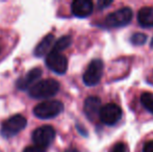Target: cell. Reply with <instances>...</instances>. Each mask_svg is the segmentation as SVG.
I'll list each match as a JSON object with an SVG mask.
<instances>
[{
  "label": "cell",
  "mask_w": 153,
  "mask_h": 152,
  "mask_svg": "<svg viewBox=\"0 0 153 152\" xmlns=\"http://www.w3.org/2000/svg\"><path fill=\"white\" fill-rule=\"evenodd\" d=\"M59 91V83L55 79H43L28 90V94L34 99H48L55 96Z\"/></svg>",
  "instance_id": "cell-1"
},
{
  "label": "cell",
  "mask_w": 153,
  "mask_h": 152,
  "mask_svg": "<svg viewBox=\"0 0 153 152\" xmlns=\"http://www.w3.org/2000/svg\"><path fill=\"white\" fill-rule=\"evenodd\" d=\"M64 110V104L59 100H46L34 106L33 115L39 119H51Z\"/></svg>",
  "instance_id": "cell-2"
},
{
  "label": "cell",
  "mask_w": 153,
  "mask_h": 152,
  "mask_svg": "<svg viewBox=\"0 0 153 152\" xmlns=\"http://www.w3.org/2000/svg\"><path fill=\"white\" fill-rule=\"evenodd\" d=\"M132 20V10L130 7H122L106 16L103 21V26L117 28L124 27Z\"/></svg>",
  "instance_id": "cell-3"
},
{
  "label": "cell",
  "mask_w": 153,
  "mask_h": 152,
  "mask_svg": "<svg viewBox=\"0 0 153 152\" xmlns=\"http://www.w3.org/2000/svg\"><path fill=\"white\" fill-rule=\"evenodd\" d=\"M27 125V120L22 115H14L2 123L0 133L4 138H13L22 131Z\"/></svg>",
  "instance_id": "cell-4"
},
{
  "label": "cell",
  "mask_w": 153,
  "mask_h": 152,
  "mask_svg": "<svg viewBox=\"0 0 153 152\" xmlns=\"http://www.w3.org/2000/svg\"><path fill=\"white\" fill-rule=\"evenodd\" d=\"M103 68H104V65H103V62L101 59H93L89 64L85 72L83 73L82 80L85 85L88 87H94V85H98L99 81L102 78Z\"/></svg>",
  "instance_id": "cell-5"
},
{
  "label": "cell",
  "mask_w": 153,
  "mask_h": 152,
  "mask_svg": "<svg viewBox=\"0 0 153 152\" xmlns=\"http://www.w3.org/2000/svg\"><path fill=\"white\" fill-rule=\"evenodd\" d=\"M31 139L34 145L47 149L55 139V129L50 125L39 127L32 132Z\"/></svg>",
  "instance_id": "cell-6"
},
{
  "label": "cell",
  "mask_w": 153,
  "mask_h": 152,
  "mask_svg": "<svg viewBox=\"0 0 153 152\" xmlns=\"http://www.w3.org/2000/svg\"><path fill=\"white\" fill-rule=\"evenodd\" d=\"M122 117V110L116 103H107L102 106L99 113L101 122L105 125H115Z\"/></svg>",
  "instance_id": "cell-7"
},
{
  "label": "cell",
  "mask_w": 153,
  "mask_h": 152,
  "mask_svg": "<svg viewBox=\"0 0 153 152\" xmlns=\"http://www.w3.org/2000/svg\"><path fill=\"white\" fill-rule=\"evenodd\" d=\"M46 65L56 74H65L68 69V61L66 56L59 52L50 51L46 56Z\"/></svg>",
  "instance_id": "cell-8"
},
{
  "label": "cell",
  "mask_w": 153,
  "mask_h": 152,
  "mask_svg": "<svg viewBox=\"0 0 153 152\" xmlns=\"http://www.w3.org/2000/svg\"><path fill=\"white\" fill-rule=\"evenodd\" d=\"M42 76V69L41 68H33V69L29 70L25 75L17 80L16 85L19 90L21 91H25V90H29L32 85L36 82H38V80Z\"/></svg>",
  "instance_id": "cell-9"
},
{
  "label": "cell",
  "mask_w": 153,
  "mask_h": 152,
  "mask_svg": "<svg viewBox=\"0 0 153 152\" xmlns=\"http://www.w3.org/2000/svg\"><path fill=\"white\" fill-rule=\"evenodd\" d=\"M94 4L90 0H75L71 4V10L75 17L87 18L93 13Z\"/></svg>",
  "instance_id": "cell-10"
},
{
  "label": "cell",
  "mask_w": 153,
  "mask_h": 152,
  "mask_svg": "<svg viewBox=\"0 0 153 152\" xmlns=\"http://www.w3.org/2000/svg\"><path fill=\"white\" fill-rule=\"evenodd\" d=\"M101 108H102V105H101L100 98L96 97V96H90L85 101L83 112L88 117V119L94 120L95 118H97L99 116Z\"/></svg>",
  "instance_id": "cell-11"
},
{
  "label": "cell",
  "mask_w": 153,
  "mask_h": 152,
  "mask_svg": "<svg viewBox=\"0 0 153 152\" xmlns=\"http://www.w3.org/2000/svg\"><path fill=\"white\" fill-rule=\"evenodd\" d=\"M55 38L52 33H48L46 37H44L41 40V42L36 45V47L34 48V55L38 57H42L44 55H47L51 50L52 47L54 45Z\"/></svg>",
  "instance_id": "cell-12"
},
{
  "label": "cell",
  "mask_w": 153,
  "mask_h": 152,
  "mask_svg": "<svg viewBox=\"0 0 153 152\" xmlns=\"http://www.w3.org/2000/svg\"><path fill=\"white\" fill-rule=\"evenodd\" d=\"M137 22L142 27H153V7L144 6L137 13Z\"/></svg>",
  "instance_id": "cell-13"
},
{
  "label": "cell",
  "mask_w": 153,
  "mask_h": 152,
  "mask_svg": "<svg viewBox=\"0 0 153 152\" xmlns=\"http://www.w3.org/2000/svg\"><path fill=\"white\" fill-rule=\"evenodd\" d=\"M71 44H72V38L70 36H64V37L59 38L57 41H55L51 51L62 53V51H64L65 49L70 47Z\"/></svg>",
  "instance_id": "cell-14"
},
{
  "label": "cell",
  "mask_w": 153,
  "mask_h": 152,
  "mask_svg": "<svg viewBox=\"0 0 153 152\" xmlns=\"http://www.w3.org/2000/svg\"><path fill=\"white\" fill-rule=\"evenodd\" d=\"M141 103L146 110L153 115V94L144 93L141 96Z\"/></svg>",
  "instance_id": "cell-15"
},
{
  "label": "cell",
  "mask_w": 153,
  "mask_h": 152,
  "mask_svg": "<svg viewBox=\"0 0 153 152\" xmlns=\"http://www.w3.org/2000/svg\"><path fill=\"white\" fill-rule=\"evenodd\" d=\"M130 41L135 46H141V45H144L147 42V36L142 33H135L134 35H132V37L130 38Z\"/></svg>",
  "instance_id": "cell-16"
},
{
  "label": "cell",
  "mask_w": 153,
  "mask_h": 152,
  "mask_svg": "<svg viewBox=\"0 0 153 152\" xmlns=\"http://www.w3.org/2000/svg\"><path fill=\"white\" fill-rule=\"evenodd\" d=\"M109 152H128V147H127L126 144L120 142V143H117V144L109 150Z\"/></svg>",
  "instance_id": "cell-17"
},
{
  "label": "cell",
  "mask_w": 153,
  "mask_h": 152,
  "mask_svg": "<svg viewBox=\"0 0 153 152\" xmlns=\"http://www.w3.org/2000/svg\"><path fill=\"white\" fill-rule=\"evenodd\" d=\"M23 152H46V149L36 146V145H31V146L26 147Z\"/></svg>",
  "instance_id": "cell-18"
},
{
  "label": "cell",
  "mask_w": 153,
  "mask_h": 152,
  "mask_svg": "<svg viewBox=\"0 0 153 152\" xmlns=\"http://www.w3.org/2000/svg\"><path fill=\"white\" fill-rule=\"evenodd\" d=\"M143 152H153V140L147 142L143 147Z\"/></svg>",
  "instance_id": "cell-19"
},
{
  "label": "cell",
  "mask_w": 153,
  "mask_h": 152,
  "mask_svg": "<svg viewBox=\"0 0 153 152\" xmlns=\"http://www.w3.org/2000/svg\"><path fill=\"white\" fill-rule=\"evenodd\" d=\"M65 152H79L77 149H74V148H70V149H68V150H66Z\"/></svg>",
  "instance_id": "cell-20"
},
{
  "label": "cell",
  "mask_w": 153,
  "mask_h": 152,
  "mask_svg": "<svg viewBox=\"0 0 153 152\" xmlns=\"http://www.w3.org/2000/svg\"><path fill=\"white\" fill-rule=\"evenodd\" d=\"M151 47H153V39H152V41H151Z\"/></svg>",
  "instance_id": "cell-21"
}]
</instances>
